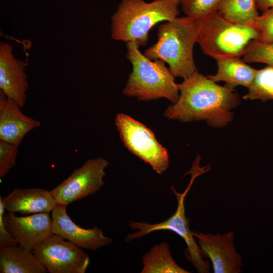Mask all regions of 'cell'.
I'll return each instance as SVG.
<instances>
[{
	"label": "cell",
	"instance_id": "6da1fadb",
	"mask_svg": "<svg viewBox=\"0 0 273 273\" xmlns=\"http://www.w3.org/2000/svg\"><path fill=\"white\" fill-rule=\"evenodd\" d=\"M179 87L178 100L164 113L169 119L183 122L205 120L211 127L221 128L231 121V110L240 103L234 89L217 84L198 71L184 79Z\"/></svg>",
	"mask_w": 273,
	"mask_h": 273
},
{
	"label": "cell",
	"instance_id": "7c38bea8",
	"mask_svg": "<svg viewBox=\"0 0 273 273\" xmlns=\"http://www.w3.org/2000/svg\"><path fill=\"white\" fill-rule=\"evenodd\" d=\"M65 205H57L51 211L53 234L60 236L81 248L96 250L112 243L95 226L84 229L75 224L68 216Z\"/></svg>",
	"mask_w": 273,
	"mask_h": 273
},
{
	"label": "cell",
	"instance_id": "3957f363",
	"mask_svg": "<svg viewBox=\"0 0 273 273\" xmlns=\"http://www.w3.org/2000/svg\"><path fill=\"white\" fill-rule=\"evenodd\" d=\"M180 5V0H121L111 17V36L115 40L144 46L156 24L178 17Z\"/></svg>",
	"mask_w": 273,
	"mask_h": 273
},
{
	"label": "cell",
	"instance_id": "2e32d148",
	"mask_svg": "<svg viewBox=\"0 0 273 273\" xmlns=\"http://www.w3.org/2000/svg\"><path fill=\"white\" fill-rule=\"evenodd\" d=\"M217 71L207 77L215 82L223 81L225 87L234 89L238 86L248 87L257 70L247 64L239 57H225L216 59Z\"/></svg>",
	"mask_w": 273,
	"mask_h": 273
},
{
	"label": "cell",
	"instance_id": "9c48e42d",
	"mask_svg": "<svg viewBox=\"0 0 273 273\" xmlns=\"http://www.w3.org/2000/svg\"><path fill=\"white\" fill-rule=\"evenodd\" d=\"M53 234L33 250L50 273H85L89 257L83 249Z\"/></svg>",
	"mask_w": 273,
	"mask_h": 273
},
{
	"label": "cell",
	"instance_id": "52a82bcc",
	"mask_svg": "<svg viewBox=\"0 0 273 273\" xmlns=\"http://www.w3.org/2000/svg\"><path fill=\"white\" fill-rule=\"evenodd\" d=\"M115 125L125 146L133 154L161 174L168 168L169 155L166 148L145 125L123 113L117 115Z\"/></svg>",
	"mask_w": 273,
	"mask_h": 273
},
{
	"label": "cell",
	"instance_id": "ac0fdd59",
	"mask_svg": "<svg viewBox=\"0 0 273 273\" xmlns=\"http://www.w3.org/2000/svg\"><path fill=\"white\" fill-rule=\"evenodd\" d=\"M141 273H188L173 259L168 243L163 242L153 246L142 257Z\"/></svg>",
	"mask_w": 273,
	"mask_h": 273
},
{
	"label": "cell",
	"instance_id": "8992f818",
	"mask_svg": "<svg viewBox=\"0 0 273 273\" xmlns=\"http://www.w3.org/2000/svg\"><path fill=\"white\" fill-rule=\"evenodd\" d=\"M199 162L200 158H196L190 171L192 175L191 180L184 192L179 193L173 186L171 187L177 200V207L175 213L165 221L156 224L131 221L129 227L137 231L128 234L125 240L130 242L156 231L167 230L174 232L181 237L186 244L185 255L187 259L192 263L198 272L207 273L210 271L209 262L204 260L201 256L195 238L189 229L188 219L185 216L184 205L185 197L195 179L209 169L207 166L200 168Z\"/></svg>",
	"mask_w": 273,
	"mask_h": 273
},
{
	"label": "cell",
	"instance_id": "30bf717a",
	"mask_svg": "<svg viewBox=\"0 0 273 273\" xmlns=\"http://www.w3.org/2000/svg\"><path fill=\"white\" fill-rule=\"evenodd\" d=\"M192 233L197 239L201 256L210 259L214 273L241 272L242 256L234 245V233L214 235L192 231Z\"/></svg>",
	"mask_w": 273,
	"mask_h": 273
},
{
	"label": "cell",
	"instance_id": "7a4b0ae2",
	"mask_svg": "<svg viewBox=\"0 0 273 273\" xmlns=\"http://www.w3.org/2000/svg\"><path fill=\"white\" fill-rule=\"evenodd\" d=\"M199 27V19L187 16L165 21L158 28V41L146 49L144 55L150 60L167 63L175 77L187 79L198 71L193 49Z\"/></svg>",
	"mask_w": 273,
	"mask_h": 273
},
{
	"label": "cell",
	"instance_id": "8fae6325",
	"mask_svg": "<svg viewBox=\"0 0 273 273\" xmlns=\"http://www.w3.org/2000/svg\"><path fill=\"white\" fill-rule=\"evenodd\" d=\"M5 226L18 244L33 251L53 234L49 212L16 216L8 212L4 216Z\"/></svg>",
	"mask_w": 273,
	"mask_h": 273
},
{
	"label": "cell",
	"instance_id": "cb8c5ba5",
	"mask_svg": "<svg viewBox=\"0 0 273 273\" xmlns=\"http://www.w3.org/2000/svg\"><path fill=\"white\" fill-rule=\"evenodd\" d=\"M18 147L0 140V178L5 176L15 165Z\"/></svg>",
	"mask_w": 273,
	"mask_h": 273
},
{
	"label": "cell",
	"instance_id": "7402d4cb",
	"mask_svg": "<svg viewBox=\"0 0 273 273\" xmlns=\"http://www.w3.org/2000/svg\"><path fill=\"white\" fill-rule=\"evenodd\" d=\"M221 0H180V6L187 16L201 19L217 11Z\"/></svg>",
	"mask_w": 273,
	"mask_h": 273
},
{
	"label": "cell",
	"instance_id": "44dd1931",
	"mask_svg": "<svg viewBox=\"0 0 273 273\" xmlns=\"http://www.w3.org/2000/svg\"><path fill=\"white\" fill-rule=\"evenodd\" d=\"M242 60L246 63H262L273 66V42L252 41L242 56Z\"/></svg>",
	"mask_w": 273,
	"mask_h": 273
},
{
	"label": "cell",
	"instance_id": "9a60e30c",
	"mask_svg": "<svg viewBox=\"0 0 273 273\" xmlns=\"http://www.w3.org/2000/svg\"><path fill=\"white\" fill-rule=\"evenodd\" d=\"M2 200L8 212L23 215L49 212L58 205L50 191L38 188H15Z\"/></svg>",
	"mask_w": 273,
	"mask_h": 273
},
{
	"label": "cell",
	"instance_id": "603a6c76",
	"mask_svg": "<svg viewBox=\"0 0 273 273\" xmlns=\"http://www.w3.org/2000/svg\"><path fill=\"white\" fill-rule=\"evenodd\" d=\"M253 25L259 33L257 40L265 43L273 42V7L263 11Z\"/></svg>",
	"mask_w": 273,
	"mask_h": 273
},
{
	"label": "cell",
	"instance_id": "5b68a950",
	"mask_svg": "<svg viewBox=\"0 0 273 273\" xmlns=\"http://www.w3.org/2000/svg\"><path fill=\"white\" fill-rule=\"evenodd\" d=\"M199 20L197 43L204 54L215 60L242 57L248 45L259 39V33L253 25L230 22L217 11Z\"/></svg>",
	"mask_w": 273,
	"mask_h": 273
},
{
	"label": "cell",
	"instance_id": "e0dca14e",
	"mask_svg": "<svg viewBox=\"0 0 273 273\" xmlns=\"http://www.w3.org/2000/svg\"><path fill=\"white\" fill-rule=\"evenodd\" d=\"M47 270L33 252L19 244L0 248L1 273H46Z\"/></svg>",
	"mask_w": 273,
	"mask_h": 273
},
{
	"label": "cell",
	"instance_id": "484cf974",
	"mask_svg": "<svg viewBox=\"0 0 273 273\" xmlns=\"http://www.w3.org/2000/svg\"><path fill=\"white\" fill-rule=\"evenodd\" d=\"M258 9L264 11L273 7V0H257Z\"/></svg>",
	"mask_w": 273,
	"mask_h": 273
},
{
	"label": "cell",
	"instance_id": "d4e9b609",
	"mask_svg": "<svg viewBox=\"0 0 273 273\" xmlns=\"http://www.w3.org/2000/svg\"><path fill=\"white\" fill-rule=\"evenodd\" d=\"M5 208L2 198L0 197V248H3L16 245L18 244L16 240L10 234L7 229L4 216Z\"/></svg>",
	"mask_w": 273,
	"mask_h": 273
},
{
	"label": "cell",
	"instance_id": "4fadbf2b",
	"mask_svg": "<svg viewBox=\"0 0 273 273\" xmlns=\"http://www.w3.org/2000/svg\"><path fill=\"white\" fill-rule=\"evenodd\" d=\"M13 47L7 42H0V90L22 108L26 101L28 89L26 64L17 59Z\"/></svg>",
	"mask_w": 273,
	"mask_h": 273
},
{
	"label": "cell",
	"instance_id": "5bb4252c",
	"mask_svg": "<svg viewBox=\"0 0 273 273\" xmlns=\"http://www.w3.org/2000/svg\"><path fill=\"white\" fill-rule=\"evenodd\" d=\"M21 108L0 91V140L17 146L27 133L41 125L39 121L25 115Z\"/></svg>",
	"mask_w": 273,
	"mask_h": 273
},
{
	"label": "cell",
	"instance_id": "d6986e66",
	"mask_svg": "<svg viewBox=\"0 0 273 273\" xmlns=\"http://www.w3.org/2000/svg\"><path fill=\"white\" fill-rule=\"evenodd\" d=\"M258 10L257 0H221L217 12L230 22L251 25L260 15Z\"/></svg>",
	"mask_w": 273,
	"mask_h": 273
},
{
	"label": "cell",
	"instance_id": "ba28073f",
	"mask_svg": "<svg viewBox=\"0 0 273 273\" xmlns=\"http://www.w3.org/2000/svg\"><path fill=\"white\" fill-rule=\"evenodd\" d=\"M109 161L102 157L87 160L50 191L58 205L67 206L99 191L104 185Z\"/></svg>",
	"mask_w": 273,
	"mask_h": 273
},
{
	"label": "cell",
	"instance_id": "ffe728a7",
	"mask_svg": "<svg viewBox=\"0 0 273 273\" xmlns=\"http://www.w3.org/2000/svg\"><path fill=\"white\" fill-rule=\"evenodd\" d=\"M245 100H273V66L257 70L254 79L248 87Z\"/></svg>",
	"mask_w": 273,
	"mask_h": 273
},
{
	"label": "cell",
	"instance_id": "277c9868",
	"mask_svg": "<svg viewBox=\"0 0 273 273\" xmlns=\"http://www.w3.org/2000/svg\"><path fill=\"white\" fill-rule=\"evenodd\" d=\"M127 59L132 65V71L123 91L124 95L135 97L140 101H149L165 98L173 104L180 95L179 84L165 63L152 60L139 50L133 41L126 44Z\"/></svg>",
	"mask_w": 273,
	"mask_h": 273
}]
</instances>
